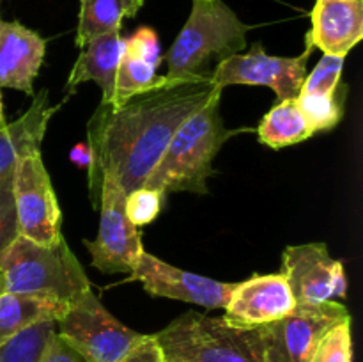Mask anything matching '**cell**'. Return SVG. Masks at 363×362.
Returning a JSON list of instances; mask_svg holds the SVG:
<instances>
[{
	"mask_svg": "<svg viewBox=\"0 0 363 362\" xmlns=\"http://www.w3.org/2000/svg\"><path fill=\"white\" fill-rule=\"evenodd\" d=\"M220 92L206 77L142 92L119 109L99 103L87 128L92 204H99L103 174H112L126 195L144 187L181 124Z\"/></svg>",
	"mask_w": 363,
	"mask_h": 362,
	"instance_id": "obj_1",
	"label": "cell"
},
{
	"mask_svg": "<svg viewBox=\"0 0 363 362\" xmlns=\"http://www.w3.org/2000/svg\"><path fill=\"white\" fill-rule=\"evenodd\" d=\"M220 103L222 92L213 96L199 112L181 124L144 187L152 188L163 197L174 192L208 194L213 158L230 137L247 131L230 130L223 124Z\"/></svg>",
	"mask_w": 363,
	"mask_h": 362,
	"instance_id": "obj_2",
	"label": "cell"
},
{
	"mask_svg": "<svg viewBox=\"0 0 363 362\" xmlns=\"http://www.w3.org/2000/svg\"><path fill=\"white\" fill-rule=\"evenodd\" d=\"M248 25L223 0H194L191 13L167 52L174 84L211 77L209 67L247 48Z\"/></svg>",
	"mask_w": 363,
	"mask_h": 362,
	"instance_id": "obj_3",
	"label": "cell"
},
{
	"mask_svg": "<svg viewBox=\"0 0 363 362\" xmlns=\"http://www.w3.org/2000/svg\"><path fill=\"white\" fill-rule=\"evenodd\" d=\"M6 293L39 295L71 304L84 291L92 290L80 261L66 240L39 245L18 236L0 259Z\"/></svg>",
	"mask_w": 363,
	"mask_h": 362,
	"instance_id": "obj_4",
	"label": "cell"
},
{
	"mask_svg": "<svg viewBox=\"0 0 363 362\" xmlns=\"http://www.w3.org/2000/svg\"><path fill=\"white\" fill-rule=\"evenodd\" d=\"M163 362H261L257 330L230 327L223 318L186 312L152 334Z\"/></svg>",
	"mask_w": 363,
	"mask_h": 362,
	"instance_id": "obj_5",
	"label": "cell"
},
{
	"mask_svg": "<svg viewBox=\"0 0 363 362\" xmlns=\"http://www.w3.org/2000/svg\"><path fill=\"white\" fill-rule=\"evenodd\" d=\"M57 334L87 362H119L145 339L113 318L92 290L71 302L57 322Z\"/></svg>",
	"mask_w": 363,
	"mask_h": 362,
	"instance_id": "obj_6",
	"label": "cell"
},
{
	"mask_svg": "<svg viewBox=\"0 0 363 362\" xmlns=\"http://www.w3.org/2000/svg\"><path fill=\"white\" fill-rule=\"evenodd\" d=\"M347 319L350 311L335 300L296 304L287 316L255 329L261 362H311L325 334Z\"/></svg>",
	"mask_w": 363,
	"mask_h": 362,
	"instance_id": "obj_7",
	"label": "cell"
},
{
	"mask_svg": "<svg viewBox=\"0 0 363 362\" xmlns=\"http://www.w3.org/2000/svg\"><path fill=\"white\" fill-rule=\"evenodd\" d=\"M13 195L20 236L39 245L62 240V215L39 151L21 156L14 165Z\"/></svg>",
	"mask_w": 363,
	"mask_h": 362,
	"instance_id": "obj_8",
	"label": "cell"
},
{
	"mask_svg": "<svg viewBox=\"0 0 363 362\" xmlns=\"http://www.w3.org/2000/svg\"><path fill=\"white\" fill-rule=\"evenodd\" d=\"M99 233L94 241H84L92 256V266L103 273H131L144 252L142 233L126 213V192L103 174L99 192Z\"/></svg>",
	"mask_w": 363,
	"mask_h": 362,
	"instance_id": "obj_9",
	"label": "cell"
},
{
	"mask_svg": "<svg viewBox=\"0 0 363 362\" xmlns=\"http://www.w3.org/2000/svg\"><path fill=\"white\" fill-rule=\"evenodd\" d=\"M314 45L305 39V50L296 57H273L261 46L252 45L247 53H234L216 64L211 80L220 89L227 85H266L277 98H298L307 77V62Z\"/></svg>",
	"mask_w": 363,
	"mask_h": 362,
	"instance_id": "obj_10",
	"label": "cell"
},
{
	"mask_svg": "<svg viewBox=\"0 0 363 362\" xmlns=\"http://www.w3.org/2000/svg\"><path fill=\"white\" fill-rule=\"evenodd\" d=\"M280 273L286 277L296 304H319L346 297L344 266L328 254L325 243L287 247L282 254Z\"/></svg>",
	"mask_w": 363,
	"mask_h": 362,
	"instance_id": "obj_11",
	"label": "cell"
},
{
	"mask_svg": "<svg viewBox=\"0 0 363 362\" xmlns=\"http://www.w3.org/2000/svg\"><path fill=\"white\" fill-rule=\"evenodd\" d=\"M128 280H138L152 297L190 302L206 309H225L230 293L236 287V283H222L184 272L145 251L138 258Z\"/></svg>",
	"mask_w": 363,
	"mask_h": 362,
	"instance_id": "obj_12",
	"label": "cell"
},
{
	"mask_svg": "<svg viewBox=\"0 0 363 362\" xmlns=\"http://www.w3.org/2000/svg\"><path fill=\"white\" fill-rule=\"evenodd\" d=\"M294 307L296 300L282 273L254 275L236 283L223 319L236 329L254 330L284 318Z\"/></svg>",
	"mask_w": 363,
	"mask_h": 362,
	"instance_id": "obj_13",
	"label": "cell"
},
{
	"mask_svg": "<svg viewBox=\"0 0 363 362\" xmlns=\"http://www.w3.org/2000/svg\"><path fill=\"white\" fill-rule=\"evenodd\" d=\"M160 60L158 35L152 28L142 27L130 39H124V53L117 70L110 106L119 109L133 96L174 84L165 75L160 77L156 73Z\"/></svg>",
	"mask_w": 363,
	"mask_h": 362,
	"instance_id": "obj_14",
	"label": "cell"
},
{
	"mask_svg": "<svg viewBox=\"0 0 363 362\" xmlns=\"http://www.w3.org/2000/svg\"><path fill=\"white\" fill-rule=\"evenodd\" d=\"M305 39L325 55L344 57L363 38V0H315Z\"/></svg>",
	"mask_w": 363,
	"mask_h": 362,
	"instance_id": "obj_15",
	"label": "cell"
},
{
	"mask_svg": "<svg viewBox=\"0 0 363 362\" xmlns=\"http://www.w3.org/2000/svg\"><path fill=\"white\" fill-rule=\"evenodd\" d=\"M46 41L18 21L0 20V87L34 96V78L45 57Z\"/></svg>",
	"mask_w": 363,
	"mask_h": 362,
	"instance_id": "obj_16",
	"label": "cell"
},
{
	"mask_svg": "<svg viewBox=\"0 0 363 362\" xmlns=\"http://www.w3.org/2000/svg\"><path fill=\"white\" fill-rule=\"evenodd\" d=\"M124 53V39L121 31L106 32L91 39L78 55L69 78L66 82V98L74 94L84 82H96L103 91L101 103L110 105L116 89V77Z\"/></svg>",
	"mask_w": 363,
	"mask_h": 362,
	"instance_id": "obj_17",
	"label": "cell"
},
{
	"mask_svg": "<svg viewBox=\"0 0 363 362\" xmlns=\"http://www.w3.org/2000/svg\"><path fill=\"white\" fill-rule=\"evenodd\" d=\"M60 105H50L48 92L43 89L23 116L0 126V177L11 172L21 156L39 151L50 119Z\"/></svg>",
	"mask_w": 363,
	"mask_h": 362,
	"instance_id": "obj_18",
	"label": "cell"
},
{
	"mask_svg": "<svg viewBox=\"0 0 363 362\" xmlns=\"http://www.w3.org/2000/svg\"><path fill=\"white\" fill-rule=\"evenodd\" d=\"M69 304L39 295H0V344L43 322H59Z\"/></svg>",
	"mask_w": 363,
	"mask_h": 362,
	"instance_id": "obj_19",
	"label": "cell"
},
{
	"mask_svg": "<svg viewBox=\"0 0 363 362\" xmlns=\"http://www.w3.org/2000/svg\"><path fill=\"white\" fill-rule=\"evenodd\" d=\"M144 0H80L77 46L84 48L91 39L121 31L124 18L137 16Z\"/></svg>",
	"mask_w": 363,
	"mask_h": 362,
	"instance_id": "obj_20",
	"label": "cell"
},
{
	"mask_svg": "<svg viewBox=\"0 0 363 362\" xmlns=\"http://www.w3.org/2000/svg\"><path fill=\"white\" fill-rule=\"evenodd\" d=\"M257 135L261 144L280 149L307 141L315 133L312 131L305 114L301 112L298 99L291 98L280 99L277 105L272 106V110L259 123Z\"/></svg>",
	"mask_w": 363,
	"mask_h": 362,
	"instance_id": "obj_21",
	"label": "cell"
},
{
	"mask_svg": "<svg viewBox=\"0 0 363 362\" xmlns=\"http://www.w3.org/2000/svg\"><path fill=\"white\" fill-rule=\"evenodd\" d=\"M347 85L340 82L332 92L328 94L315 96H298V105L301 112L307 117L312 131H326L332 130L339 124L344 116V103H346Z\"/></svg>",
	"mask_w": 363,
	"mask_h": 362,
	"instance_id": "obj_22",
	"label": "cell"
},
{
	"mask_svg": "<svg viewBox=\"0 0 363 362\" xmlns=\"http://www.w3.org/2000/svg\"><path fill=\"white\" fill-rule=\"evenodd\" d=\"M55 332V322H43L14 334L0 344V362H39L46 343Z\"/></svg>",
	"mask_w": 363,
	"mask_h": 362,
	"instance_id": "obj_23",
	"label": "cell"
},
{
	"mask_svg": "<svg viewBox=\"0 0 363 362\" xmlns=\"http://www.w3.org/2000/svg\"><path fill=\"white\" fill-rule=\"evenodd\" d=\"M311 362H353L351 319L330 329L319 341Z\"/></svg>",
	"mask_w": 363,
	"mask_h": 362,
	"instance_id": "obj_24",
	"label": "cell"
},
{
	"mask_svg": "<svg viewBox=\"0 0 363 362\" xmlns=\"http://www.w3.org/2000/svg\"><path fill=\"white\" fill-rule=\"evenodd\" d=\"M342 67L344 57L323 55L321 60L315 64L314 70L311 71V75L305 77V82L298 96H315L332 92L340 84Z\"/></svg>",
	"mask_w": 363,
	"mask_h": 362,
	"instance_id": "obj_25",
	"label": "cell"
},
{
	"mask_svg": "<svg viewBox=\"0 0 363 362\" xmlns=\"http://www.w3.org/2000/svg\"><path fill=\"white\" fill-rule=\"evenodd\" d=\"M13 170L0 177V259L11 243L20 236L13 195Z\"/></svg>",
	"mask_w": 363,
	"mask_h": 362,
	"instance_id": "obj_26",
	"label": "cell"
},
{
	"mask_svg": "<svg viewBox=\"0 0 363 362\" xmlns=\"http://www.w3.org/2000/svg\"><path fill=\"white\" fill-rule=\"evenodd\" d=\"M163 195L147 187H140L126 195V213L137 227L151 224L162 209Z\"/></svg>",
	"mask_w": 363,
	"mask_h": 362,
	"instance_id": "obj_27",
	"label": "cell"
},
{
	"mask_svg": "<svg viewBox=\"0 0 363 362\" xmlns=\"http://www.w3.org/2000/svg\"><path fill=\"white\" fill-rule=\"evenodd\" d=\"M39 362H87L77 350L69 346L59 334H53L43 350Z\"/></svg>",
	"mask_w": 363,
	"mask_h": 362,
	"instance_id": "obj_28",
	"label": "cell"
},
{
	"mask_svg": "<svg viewBox=\"0 0 363 362\" xmlns=\"http://www.w3.org/2000/svg\"><path fill=\"white\" fill-rule=\"evenodd\" d=\"M119 362H163V357L155 337L145 336V339Z\"/></svg>",
	"mask_w": 363,
	"mask_h": 362,
	"instance_id": "obj_29",
	"label": "cell"
},
{
	"mask_svg": "<svg viewBox=\"0 0 363 362\" xmlns=\"http://www.w3.org/2000/svg\"><path fill=\"white\" fill-rule=\"evenodd\" d=\"M6 293V283H4V275L2 272H0V295Z\"/></svg>",
	"mask_w": 363,
	"mask_h": 362,
	"instance_id": "obj_30",
	"label": "cell"
},
{
	"mask_svg": "<svg viewBox=\"0 0 363 362\" xmlns=\"http://www.w3.org/2000/svg\"><path fill=\"white\" fill-rule=\"evenodd\" d=\"M2 124H6V123H4V106H2V94H0V126H2Z\"/></svg>",
	"mask_w": 363,
	"mask_h": 362,
	"instance_id": "obj_31",
	"label": "cell"
}]
</instances>
